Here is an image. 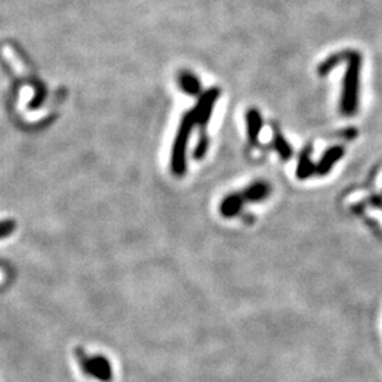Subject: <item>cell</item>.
Returning <instances> with one entry per match:
<instances>
[{"label":"cell","instance_id":"cell-1","mask_svg":"<svg viewBox=\"0 0 382 382\" xmlns=\"http://www.w3.org/2000/svg\"><path fill=\"white\" fill-rule=\"evenodd\" d=\"M348 61V68L344 80V90L341 95V111L344 115H354L358 104V76L361 57L357 53H344Z\"/></svg>","mask_w":382,"mask_h":382},{"label":"cell","instance_id":"cell-2","mask_svg":"<svg viewBox=\"0 0 382 382\" xmlns=\"http://www.w3.org/2000/svg\"><path fill=\"white\" fill-rule=\"evenodd\" d=\"M196 121L193 114H187L181 125L179 128L174 146H173V153H172V170L174 174L181 176L186 172V149H187V142L190 138V132L194 126Z\"/></svg>","mask_w":382,"mask_h":382},{"label":"cell","instance_id":"cell-3","mask_svg":"<svg viewBox=\"0 0 382 382\" xmlns=\"http://www.w3.org/2000/svg\"><path fill=\"white\" fill-rule=\"evenodd\" d=\"M218 94L220 91L217 88H213V90H208L207 92L203 94L201 100L198 101L197 107L194 108V111L191 112L193 117H194V121L196 124H200V125H205L213 114V108H214V104L217 102L218 100Z\"/></svg>","mask_w":382,"mask_h":382},{"label":"cell","instance_id":"cell-4","mask_svg":"<svg viewBox=\"0 0 382 382\" xmlns=\"http://www.w3.org/2000/svg\"><path fill=\"white\" fill-rule=\"evenodd\" d=\"M85 371L101 381H109L112 378L111 364L104 357H91L84 359Z\"/></svg>","mask_w":382,"mask_h":382},{"label":"cell","instance_id":"cell-5","mask_svg":"<svg viewBox=\"0 0 382 382\" xmlns=\"http://www.w3.org/2000/svg\"><path fill=\"white\" fill-rule=\"evenodd\" d=\"M246 126H248V138L252 143H255L259 138V132L262 129V118L256 109H249L246 114Z\"/></svg>","mask_w":382,"mask_h":382},{"label":"cell","instance_id":"cell-6","mask_svg":"<svg viewBox=\"0 0 382 382\" xmlns=\"http://www.w3.org/2000/svg\"><path fill=\"white\" fill-rule=\"evenodd\" d=\"M244 203V197L238 196V194H231L228 196L222 204H221V214L224 217H234L239 213L241 207Z\"/></svg>","mask_w":382,"mask_h":382},{"label":"cell","instance_id":"cell-7","mask_svg":"<svg viewBox=\"0 0 382 382\" xmlns=\"http://www.w3.org/2000/svg\"><path fill=\"white\" fill-rule=\"evenodd\" d=\"M341 156H342V149H340V148H333V149H330V150L324 155V157L321 159V162L318 163V166L316 167V173H318V174L327 173V172L330 170V167H331Z\"/></svg>","mask_w":382,"mask_h":382},{"label":"cell","instance_id":"cell-8","mask_svg":"<svg viewBox=\"0 0 382 382\" xmlns=\"http://www.w3.org/2000/svg\"><path fill=\"white\" fill-rule=\"evenodd\" d=\"M180 85H181V90L189 95H198L201 91V84L198 78L190 73H181Z\"/></svg>","mask_w":382,"mask_h":382},{"label":"cell","instance_id":"cell-9","mask_svg":"<svg viewBox=\"0 0 382 382\" xmlns=\"http://www.w3.org/2000/svg\"><path fill=\"white\" fill-rule=\"evenodd\" d=\"M310 149H306L300 155L299 166H297V177L299 179H307L309 176L316 173V166L310 162Z\"/></svg>","mask_w":382,"mask_h":382},{"label":"cell","instance_id":"cell-10","mask_svg":"<svg viewBox=\"0 0 382 382\" xmlns=\"http://www.w3.org/2000/svg\"><path fill=\"white\" fill-rule=\"evenodd\" d=\"M268 196V187L263 183H255L244 193V198L248 201H261Z\"/></svg>","mask_w":382,"mask_h":382},{"label":"cell","instance_id":"cell-11","mask_svg":"<svg viewBox=\"0 0 382 382\" xmlns=\"http://www.w3.org/2000/svg\"><path fill=\"white\" fill-rule=\"evenodd\" d=\"M273 145H275V149L277 150V153L282 156V159H285V160H287L289 157H290V155H292V149H290V146L287 145V142L283 139V136L282 135H276L275 136V142H273Z\"/></svg>","mask_w":382,"mask_h":382},{"label":"cell","instance_id":"cell-12","mask_svg":"<svg viewBox=\"0 0 382 382\" xmlns=\"http://www.w3.org/2000/svg\"><path fill=\"white\" fill-rule=\"evenodd\" d=\"M15 222L13 221H4L0 222V238L8 237L15 231Z\"/></svg>","mask_w":382,"mask_h":382},{"label":"cell","instance_id":"cell-13","mask_svg":"<svg viewBox=\"0 0 382 382\" xmlns=\"http://www.w3.org/2000/svg\"><path fill=\"white\" fill-rule=\"evenodd\" d=\"M207 139L205 138H203L201 141H200V143H198V148H197V150H196V157L197 159H203L204 157V155H205V152H207Z\"/></svg>","mask_w":382,"mask_h":382}]
</instances>
